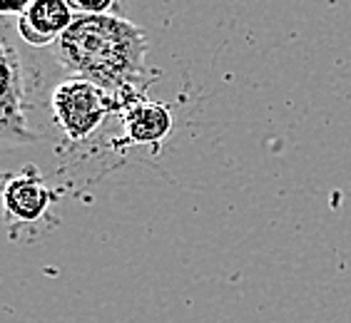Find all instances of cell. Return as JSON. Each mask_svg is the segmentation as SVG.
<instances>
[{"instance_id":"obj_6","label":"cell","mask_w":351,"mask_h":323,"mask_svg":"<svg viewBox=\"0 0 351 323\" xmlns=\"http://www.w3.org/2000/svg\"><path fill=\"white\" fill-rule=\"evenodd\" d=\"M122 127L130 144H160L172 132V112L162 102L140 97L122 112Z\"/></svg>"},{"instance_id":"obj_8","label":"cell","mask_w":351,"mask_h":323,"mask_svg":"<svg viewBox=\"0 0 351 323\" xmlns=\"http://www.w3.org/2000/svg\"><path fill=\"white\" fill-rule=\"evenodd\" d=\"M27 0H18V3H0V21H5L8 15H15V18H21L23 13L27 10Z\"/></svg>"},{"instance_id":"obj_4","label":"cell","mask_w":351,"mask_h":323,"mask_svg":"<svg viewBox=\"0 0 351 323\" xmlns=\"http://www.w3.org/2000/svg\"><path fill=\"white\" fill-rule=\"evenodd\" d=\"M0 204L5 222L15 224H38L47 216L53 204V192L45 184L43 175L33 164L23 167L18 175L5 177L0 189Z\"/></svg>"},{"instance_id":"obj_5","label":"cell","mask_w":351,"mask_h":323,"mask_svg":"<svg viewBox=\"0 0 351 323\" xmlns=\"http://www.w3.org/2000/svg\"><path fill=\"white\" fill-rule=\"evenodd\" d=\"M75 21L65 0H33L18 18V35L27 45L47 47L58 42Z\"/></svg>"},{"instance_id":"obj_1","label":"cell","mask_w":351,"mask_h":323,"mask_svg":"<svg viewBox=\"0 0 351 323\" xmlns=\"http://www.w3.org/2000/svg\"><path fill=\"white\" fill-rule=\"evenodd\" d=\"M55 50L65 73L115 97L140 94L147 77V35L122 15H75Z\"/></svg>"},{"instance_id":"obj_3","label":"cell","mask_w":351,"mask_h":323,"mask_svg":"<svg viewBox=\"0 0 351 323\" xmlns=\"http://www.w3.org/2000/svg\"><path fill=\"white\" fill-rule=\"evenodd\" d=\"M25 75L18 47L0 25V142L27 144L40 135L30 127L25 112Z\"/></svg>"},{"instance_id":"obj_2","label":"cell","mask_w":351,"mask_h":323,"mask_svg":"<svg viewBox=\"0 0 351 323\" xmlns=\"http://www.w3.org/2000/svg\"><path fill=\"white\" fill-rule=\"evenodd\" d=\"M140 97L142 94L115 97L88 80L68 77L50 94V109L62 135L73 142H85L105 125L112 112H125Z\"/></svg>"},{"instance_id":"obj_7","label":"cell","mask_w":351,"mask_h":323,"mask_svg":"<svg viewBox=\"0 0 351 323\" xmlns=\"http://www.w3.org/2000/svg\"><path fill=\"white\" fill-rule=\"evenodd\" d=\"M75 15H115L117 3L112 0H68Z\"/></svg>"}]
</instances>
